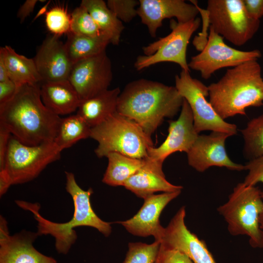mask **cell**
<instances>
[{"mask_svg":"<svg viewBox=\"0 0 263 263\" xmlns=\"http://www.w3.org/2000/svg\"><path fill=\"white\" fill-rule=\"evenodd\" d=\"M45 23L52 35L59 37L71 32V15L63 6L53 7L45 14Z\"/></svg>","mask_w":263,"mask_h":263,"instance_id":"cell-31","label":"cell"},{"mask_svg":"<svg viewBox=\"0 0 263 263\" xmlns=\"http://www.w3.org/2000/svg\"><path fill=\"white\" fill-rule=\"evenodd\" d=\"M38 235L26 231L10 235L7 222L0 216V263H57L34 247L33 243Z\"/></svg>","mask_w":263,"mask_h":263,"instance_id":"cell-18","label":"cell"},{"mask_svg":"<svg viewBox=\"0 0 263 263\" xmlns=\"http://www.w3.org/2000/svg\"><path fill=\"white\" fill-rule=\"evenodd\" d=\"M33 59L41 83L68 80L73 64L58 37L48 36Z\"/></svg>","mask_w":263,"mask_h":263,"instance_id":"cell-19","label":"cell"},{"mask_svg":"<svg viewBox=\"0 0 263 263\" xmlns=\"http://www.w3.org/2000/svg\"><path fill=\"white\" fill-rule=\"evenodd\" d=\"M207 87L209 101L224 120L245 115L246 108L263 105V79L257 60L227 69L219 81Z\"/></svg>","mask_w":263,"mask_h":263,"instance_id":"cell-3","label":"cell"},{"mask_svg":"<svg viewBox=\"0 0 263 263\" xmlns=\"http://www.w3.org/2000/svg\"><path fill=\"white\" fill-rule=\"evenodd\" d=\"M160 246V242L155 240L151 244L130 243L123 263H155Z\"/></svg>","mask_w":263,"mask_h":263,"instance_id":"cell-30","label":"cell"},{"mask_svg":"<svg viewBox=\"0 0 263 263\" xmlns=\"http://www.w3.org/2000/svg\"><path fill=\"white\" fill-rule=\"evenodd\" d=\"M90 137L98 142L94 152L99 158L117 152L134 158L145 159L149 150L153 147L151 136L133 120L117 111L92 128Z\"/></svg>","mask_w":263,"mask_h":263,"instance_id":"cell-5","label":"cell"},{"mask_svg":"<svg viewBox=\"0 0 263 263\" xmlns=\"http://www.w3.org/2000/svg\"><path fill=\"white\" fill-rule=\"evenodd\" d=\"M120 90L118 87L107 90L81 102L77 114L91 127L96 126L117 111Z\"/></svg>","mask_w":263,"mask_h":263,"instance_id":"cell-22","label":"cell"},{"mask_svg":"<svg viewBox=\"0 0 263 263\" xmlns=\"http://www.w3.org/2000/svg\"><path fill=\"white\" fill-rule=\"evenodd\" d=\"M184 101L175 86L146 79L127 84L119 96L117 112L133 120L151 136L166 118H172Z\"/></svg>","mask_w":263,"mask_h":263,"instance_id":"cell-2","label":"cell"},{"mask_svg":"<svg viewBox=\"0 0 263 263\" xmlns=\"http://www.w3.org/2000/svg\"><path fill=\"white\" fill-rule=\"evenodd\" d=\"M155 263H193V262L181 251L169 247L160 243Z\"/></svg>","mask_w":263,"mask_h":263,"instance_id":"cell-34","label":"cell"},{"mask_svg":"<svg viewBox=\"0 0 263 263\" xmlns=\"http://www.w3.org/2000/svg\"><path fill=\"white\" fill-rule=\"evenodd\" d=\"M64 43L68 55L74 64L75 63L105 51L111 43L108 36L102 35L92 37L69 32Z\"/></svg>","mask_w":263,"mask_h":263,"instance_id":"cell-26","label":"cell"},{"mask_svg":"<svg viewBox=\"0 0 263 263\" xmlns=\"http://www.w3.org/2000/svg\"><path fill=\"white\" fill-rule=\"evenodd\" d=\"M62 151L54 142L28 146L11 135L2 169L12 185L29 182L50 164L58 160Z\"/></svg>","mask_w":263,"mask_h":263,"instance_id":"cell-7","label":"cell"},{"mask_svg":"<svg viewBox=\"0 0 263 263\" xmlns=\"http://www.w3.org/2000/svg\"><path fill=\"white\" fill-rule=\"evenodd\" d=\"M106 157L108 164L102 182L113 187L123 186L145 162V159L134 158L117 152L110 153Z\"/></svg>","mask_w":263,"mask_h":263,"instance_id":"cell-25","label":"cell"},{"mask_svg":"<svg viewBox=\"0 0 263 263\" xmlns=\"http://www.w3.org/2000/svg\"><path fill=\"white\" fill-rule=\"evenodd\" d=\"M71 32L76 35L92 37L104 35L89 11L81 4L75 8L71 14Z\"/></svg>","mask_w":263,"mask_h":263,"instance_id":"cell-29","label":"cell"},{"mask_svg":"<svg viewBox=\"0 0 263 263\" xmlns=\"http://www.w3.org/2000/svg\"><path fill=\"white\" fill-rule=\"evenodd\" d=\"M217 211L226 222L231 235H246L251 247H263V232L260 225L263 199L258 187L238 183Z\"/></svg>","mask_w":263,"mask_h":263,"instance_id":"cell-6","label":"cell"},{"mask_svg":"<svg viewBox=\"0 0 263 263\" xmlns=\"http://www.w3.org/2000/svg\"><path fill=\"white\" fill-rule=\"evenodd\" d=\"M112 79L111 61L105 51L74 64L68 80L82 102L108 90Z\"/></svg>","mask_w":263,"mask_h":263,"instance_id":"cell-12","label":"cell"},{"mask_svg":"<svg viewBox=\"0 0 263 263\" xmlns=\"http://www.w3.org/2000/svg\"><path fill=\"white\" fill-rule=\"evenodd\" d=\"M10 79L7 69L1 56H0V82Z\"/></svg>","mask_w":263,"mask_h":263,"instance_id":"cell-40","label":"cell"},{"mask_svg":"<svg viewBox=\"0 0 263 263\" xmlns=\"http://www.w3.org/2000/svg\"><path fill=\"white\" fill-rule=\"evenodd\" d=\"M169 123L168 134L165 140L158 147H151L148 151L147 158L162 164L174 152L187 153L199 135L194 128L190 106L184 99L179 117Z\"/></svg>","mask_w":263,"mask_h":263,"instance_id":"cell-15","label":"cell"},{"mask_svg":"<svg viewBox=\"0 0 263 263\" xmlns=\"http://www.w3.org/2000/svg\"><path fill=\"white\" fill-rule=\"evenodd\" d=\"M38 0H26L19 8L17 13V17L21 23L34 11Z\"/></svg>","mask_w":263,"mask_h":263,"instance_id":"cell-38","label":"cell"},{"mask_svg":"<svg viewBox=\"0 0 263 263\" xmlns=\"http://www.w3.org/2000/svg\"><path fill=\"white\" fill-rule=\"evenodd\" d=\"M262 197L263 199V189L261 190ZM260 225L261 229L263 232V214L262 215L260 218Z\"/></svg>","mask_w":263,"mask_h":263,"instance_id":"cell-42","label":"cell"},{"mask_svg":"<svg viewBox=\"0 0 263 263\" xmlns=\"http://www.w3.org/2000/svg\"><path fill=\"white\" fill-rule=\"evenodd\" d=\"M200 18L187 22H171V32L163 38L143 48L144 55L139 56L134 67L140 71L157 63L170 62L179 65L182 69L190 72L187 61V50L189 40L199 27Z\"/></svg>","mask_w":263,"mask_h":263,"instance_id":"cell-9","label":"cell"},{"mask_svg":"<svg viewBox=\"0 0 263 263\" xmlns=\"http://www.w3.org/2000/svg\"><path fill=\"white\" fill-rule=\"evenodd\" d=\"M244 170L248 171L243 182L245 185L255 186L263 183V155L249 160L244 165Z\"/></svg>","mask_w":263,"mask_h":263,"instance_id":"cell-33","label":"cell"},{"mask_svg":"<svg viewBox=\"0 0 263 263\" xmlns=\"http://www.w3.org/2000/svg\"><path fill=\"white\" fill-rule=\"evenodd\" d=\"M18 87L10 79L0 82V104L10 100L16 93Z\"/></svg>","mask_w":263,"mask_h":263,"instance_id":"cell-36","label":"cell"},{"mask_svg":"<svg viewBox=\"0 0 263 263\" xmlns=\"http://www.w3.org/2000/svg\"><path fill=\"white\" fill-rule=\"evenodd\" d=\"M0 56L3 59L9 79L18 87L25 84L41 83V78L33 58L18 54L8 45L0 47Z\"/></svg>","mask_w":263,"mask_h":263,"instance_id":"cell-23","label":"cell"},{"mask_svg":"<svg viewBox=\"0 0 263 263\" xmlns=\"http://www.w3.org/2000/svg\"><path fill=\"white\" fill-rule=\"evenodd\" d=\"M241 132L244 157L251 160L263 155V114L251 119Z\"/></svg>","mask_w":263,"mask_h":263,"instance_id":"cell-28","label":"cell"},{"mask_svg":"<svg viewBox=\"0 0 263 263\" xmlns=\"http://www.w3.org/2000/svg\"><path fill=\"white\" fill-rule=\"evenodd\" d=\"M12 185L10 179L3 170H0V196L3 195Z\"/></svg>","mask_w":263,"mask_h":263,"instance_id":"cell-39","label":"cell"},{"mask_svg":"<svg viewBox=\"0 0 263 263\" xmlns=\"http://www.w3.org/2000/svg\"><path fill=\"white\" fill-rule=\"evenodd\" d=\"M182 190L153 194L144 200L138 212L126 221L118 222L131 234L146 237H154L160 241L165 227L159 221L160 215L167 205L180 195Z\"/></svg>","mask_w":263,"mask_h":263,"instance_id":"cell-17","label":"cell"},{"mask_svg":"<svg viewBox=\"0 0 263 263\" xmlns=\"http://www.w3.org/2000/svg\"><path fill=\"white\" fill-rule=\"evenodd\" d=\"M206 11L209 26L238 46L252 38L260 26V20L249 16L244 0H208Z\"/></svg>","mask_w":263,"mask_h":263,"instance_id":"cell-8","label":"cell"},{"mask_svg":"<svg viewBox=\"0 0 263 263\" xmlns=\"http://www.w3.org/2000/svg\"><path fill=\"white\" fill-rule=\"evenodd\" d=\"M12 134L9 130L0 124V170L4 167L9 141Z\"/></svg>","mask_w":263,"mask_h":263,"instance_id":"cell-35","label":"cell"},{"mask_svg":"<svg viewBox=\"0 0 263 263\" xmlns=\"http://www.w3.org/2000/svg\"><path fill=\"white\" fill-rule=\"evenodd\" d=\"M244 2L251 17L260 20L263 17V0H244Z\"/></svg>","mask_w":263,"mask_h":263,"instance_id":"cell-37","label":"cell"},{"mask_svg":"<svg viewBox=\"0 0 263 263\" xmlns=\"http://www.w3.org/2000/svg\"><path fill=\"white\" fill-rule=\"evenodd\" d=\"M51 1L49 0L46 2V3L38 11L37 14L36 15L35 17H34V19L33 20V21L37 19L38 18H39L40 16L43 15V14H46V13L47 12V9Z\"/></svg>","mask_w":263,"mask_h":263,"instance_id":"cell-41","label":"cell"},{"mask_svg":"<svg viewBox=\"0 0 263 263\" xmlns=\"http://www.w3.org/2000/svg\"><path fill=\"white\" fill-rule=\"evenodd\" d=\"M209 28L205 46L188 63L189 69L199 71L204 79L209 78L219 69L234 67L249 61L257 60L261 57V52L258 50L244 51L228 46L222 36L210 26Z\"/></svg>","mask_w":263,"mask_h":263,"instance_id":"cell-11","label":"cell"},{"mask_svg":"<svg viewBox=\"0 0 263 263\" xmlns=\"http://www.w3.org/2000/svg\"><path fill=\"white\" fill-rule=\"evenodd\" d=\"M40 86H19L10 100L0 104V124L28 146L54 142L62 119L43 103Z\"/></svg>","mask_w":263,"mask_h":263,"instance_id":"cell-1","label":"cell"},{"mask_svg":"<svg viewBox=\"0 0 263 263\" xmlns=\"http://www.w3.org/2000/svg\"><path fill=\"white\" fill-rule=\"evenodd\" d=\"M80 4L89 11L102 33L108 37L111 43L118 45L124 26L106 2L102 0H82Z\"/></svg>","mask_w":263,"mask_h":263,"instance_id":"cell-24","label":"cell"},{"mask_svg":"<svg viewBox=\"0 0 263 263\" xmlns=\"http://www.w3.org/2000/svg\"><path fill=\"white\" fill-rule=\"evenodd\" d=\"M137 15L148 28L150 35L156 37L157 29L166 19L176 18L177 22L184 23L195 18L199 13L196 1L192 4L184 0H139Z\"/></svg>","mask_w":263,"mask_h":263,"instance_id":"cell-16","label":"cell"},{"mask_svg":"<svg viewBox=\"0 0 263 263\" xmlns=\"http://www.w3.org/2000/svg\"><path fill=\"white\" fill-rule=\"evenodd\" d=\"M108 7L122 22H129L137 15L139 0H108Z\"/></svg>","mask_w":263,"mask_h":263,"instance_id":"cell-32","label":"cell"},{"mask_svg":"<svg viewBox=\"0 0 263 263\" xmlns=\"http://www.w3.org/2000/svg\"><path fill=\"white\" fill-rule=\"evenodd\" d=\"M145 164L124 185L127 189L139 198L145 199L155 192H170L182 190L181 186L174 185L166 179L163 171V164L145 159Z\"/></svg>","mask_w":263,"mask_h":263,"instance_id":"cell-20","label":"cell"},{"mask_svg":"<svg viewBox=\"0 0 263 263\" xmlns=\"http://www.w3.org/2000/svg\"><path fill=\"white\" fill-rule=\"evenodd\" d=\"M185 216V207L183 206L165 227L160 243L181 251L193 263H216L205 242L199 239L187 227Z\"/></svg>","mask_w":263,"mask_h":263,"instance_id":"cell-14","label":"cell"},{"mask_svg":"<svg viewBox=\"0 0 263 263\" xmlns=\"http://www.w3.org/2000/svg\"><path fill=\"white\" fill-rule=\"evenodd\" d=\"M40 84L42 101L51 112L59 116L70 114L77 110L81 101L68 80Z\"/></svg>","mask_w":263,"mask_h":263,"instance_id":"cell-21","label":"cell"},{"mask_svg":"<svg viewBox=\"0 0 263 263\" xmlns=\"http://www.w3.org/2000/svg\"><path fill=\"white\" fill-rule=\"evenodd\" d=\"M230 136L218 132L199 135L187 153L188 165L200 172L212 167H225L234 171L244 170V165L233 162L228 156L225 143Z\"/></svg>","mask_w":263,"mask_h":263,"instance_id":"cell-13","label":"cell"},{"mask_svg":"<svg viewBox=\"0 0 263 263\" xmlns=\"http://www.w3.org/2000/svg\"><path fill=\"white\" fill-rule=\"evenodd\" d=\"M175 83L178 93L190 106L194 128L198 133L210 131L226 133L231 136L237 134V126L223 119L207 99L209 95L207 86L192 77L189 72L184 70L175 76Z\"/></svg>","mask_w":263,"mask_h":263,"instance_id":"cell-10","label":"cell"},{"mask_svg":"<svg viewBox=\"0 0 263 263\" xmlns=\"http://www.w3.org/2000/svg\"><path fill=\"white\" fill-rule=\"evenodd\" d=\"M91 128L77 114L62 118L54 142L62 151L77 141L90 137Z\"/></svg>","mask_w":263,"mask_h":263,"instance_id":"cell-27","label":"cell"},{"mask_svg":"<svg viewBox=\"0 0 263 263\" xmlns=\"http://www.w3.org/2000/svg\"><path fill=\"white\" fill-rule=\"evenodd\" d=\"M66 189L70 194L74 204L73 218L68 222L58 223L43 218L39 213V206L23 201H17V205L30 211L38 222V235L50 234L55 239V246L58 253L66 254L75 242L77 235L75 227L90 226L97 229L105 237L112 232L111 223L102 220L94 211L90 203V196L93 193L92 188L85 190L77 184L74 174L65 171Z\"/></svg>","mask_w":263,"mask_h":263,"instance_id":"cell-4","label":"cell"}]
</instances>
